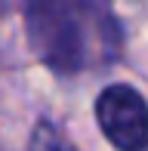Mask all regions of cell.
Here are the masks:
<instances>
[{"instance_id":"1","label":"cell","mask_w":148,"mask_h":151,"mask_svg":"<svg viewBox=\"0 0 148 151\" xmlns=\"http://www.w3.org/2000/svg\"><path fill=\"white\" fill-rule=\"evenodd\" d=\"M28 40L50 68L77 74L120 52V25L105 0H31Z\"/></svg>"},{"instance_id":"2","label":"cell","mask_w":148,"mask_h":151,"mask_svg":"<svg viewBox=\"0 0 148 151\" xmlns=\"http://www.w3.org/2000/svg\"><path fill=\"white\" fill-rule=\"evenodd\" d=\"M96 117L108 142L120 151L148 148V105L133 86H108L96 102Z\"/></svg>"},{"instance_id":"3","label":"cell","mask_w":148,"mask_h":151,"mask_svg":"<svg viewBox=\"0 0 148 151\" xmlns=\"http://www.w3.org/2000/svg\"><path fill=\"white\" fill-rule=\"evenodd\" d=\"M31 151H77V148L68 145L52 123H37L34 136H31Z\"/></svg>"}]
</instances>
